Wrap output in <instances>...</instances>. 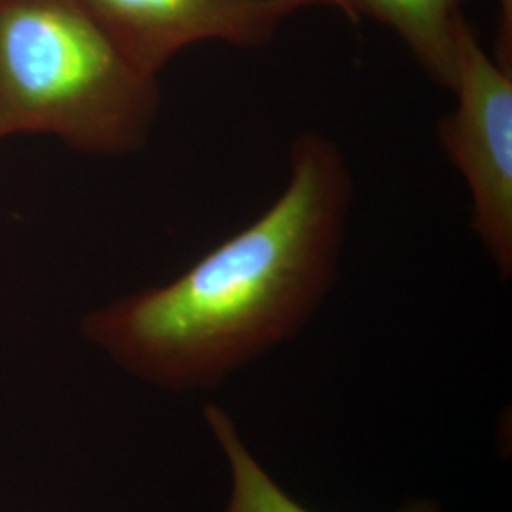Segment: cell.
Segmentation results:
<instances>
[{
    "instance_id": "6da1fadb",
    "label": "cell",
    "mask_w": 512,
    "mask_h": 512,
    "mask_svg": "<svg viewBox=\"0 0 512 512\" xmlns=\"http://www.w3.org/2000/svg\"><path fill=\"white\" fill-rule=\"evenodd\" d=\"M353 198L342 147L321 131L298 133L287 183L264 213L171 281L90 311L84 338L139 382L171 393L219 389L323 306Z\"/></svg>"
},
{
    "instance_id": "7a4b0ae2",
    "label": "cell",
    "mask_w": 512,
    "mask_h": 512,
    "mask_svg": "<svg viewBox=\"0 0 512 512\" xmlns=\"http://www.w3.org/2000/svg\"><path fill=\"white\" fill-rule=\"evenodd\" d=\"M158 78L137 71L78 0H0V143L50 135L128 156L154 131Z\"/></svg>"
},
{
    "instance_id": "3957f363",
    "label": "cell",
    "mask_w": 512,
    "mask_h": 512,
    "mask_svg": "<svg viewBox=\"0 0 512 512\" xmlns=\"http://www.w3.org/2000/svg\"><path fill=\"white\" fill-rule=\"evenodd\" d=\"M450 92L456 107L442 118L440 145L471 198V224L501 279L512 274V69L482 46L461 19Z\"/></svg>"
},
{
    "instance_id": "277c9868",
    "label": "cell",
    "mask_w": 512,
    "mask_h": 512,
    "mask_svg": "<svg viewBox=\"0 0 512 512\" xmlns=\"http://www.w3.org/2000/svg\"><path fill=\"white\" fill-rule=\"evenodd\" d=\"M114 48L158 78L186 48L222 42L236 48L270 44L283 23L332 0H78Z\"/></svg>"
},
{
    "instance_id": "5b68a950",
    "label": "cell",
    "mask_w": 512,
    "mask_h": 512,
    "mask_svg": "<svg viewBox=\"0 0 512 512\" xmlns=\"http://www.w3.org/2000/svg\"><path fill=\"white\" fill-rule=\"evenodd\" d=\"M465 0H332L349 21L372 19L401 38L408 52L435 84L450 90L456 40ZM499 31L494 57L512 65V0H497Z\"/></svg>"
},
{
    "instance_id": "8992f818",
    "label": "cell",
    "mask_w": 512,
    "mask_h": 512,
    "mask_svg": "<svg viewBox=\"0 0 512 512\" xmlns=\"http://www.w3.org/2000/svg\"><path fill=\"white\" fill-rule=\"evenodd\" d=\"M203 420L217 442L230 473V495L220 512H313L287 494L255 458L234 418L220 406L207 404ZM395 512H442L433 499H412Z\"/></svg>"
}]
</instances>
